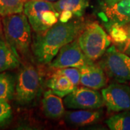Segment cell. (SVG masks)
Here are the masks:
<instances>
[{
	"label": "cell",
	"mask_w": 130,
	"mask_h": 130,
	"mask_svg": "<svg viewBox=\"0 0 130 130\" xmlns=\"http://www.w3.org/2000/svg\"><path fill=\"white\" fill-rule=\"evenodd\" d=\"M63 102L68 109H98L104 105L101 93L87 87H77Z\"/></svg>",
	"instance_id": "obj_8"
},
{
	"label": "cell",
	"mask_w": 130,
	"mask_h": 130,
	"mask_svg": "<svg viewBox=\"0 0 130 130\" xmlns=\"http://www.w3.org/2000/svg\"><path fill=\"white\" fill-rule=\"evenodd\" d=\"M26 0H0V15L6 17L22 13Z\"/></svg>",
	"instance_id": "obj_19"
},
{
	"label": "cell",
	"mask_w": 130,
	"mask_h": 130,
	"mask_svg": "<svg viewBox=\"0 0 130 130\" xmlns=\"http://www.w3.org/2000/svg\"><path fill=\"white\" fill-rule=\"evenodd\" d=\"M80 84L89 88L99 90L106 86V74L102 67L95 62L80 67Z\"/></svg>",
	"instance_id": "obj_11"
},
{
	"label": "cell",
	"mask_w": 130,
	"mask_h": 130,
	"mask_svg": "<svg viewBox=\"0 0 130 130\" xmlns=\"http://www.w3.org/2000/svg\"><path fill=\"white\" fill-rule=\"evenodd\" d=\"M104 105L110 112L130 111V87L114 83L101 90Z\"/></svg>",
	"instance_id": "obj_9"
},
{
	"label": "cell",
	"mask_w": 130,
	"mask_h": 130,
	"mask_svg": "<svg viewBox=\"0 0 130 130\" xmlns=\"http://www.w3.org/2000/svg\"><path fill=\"white\" fill-rule=\"evenodd\" d=\"M46 86L61 98L65 97L77 88L66 76L56 72V71L47 80Z\"/></svg>",
	"instance_id": "obj_16"
},
{
	"label": "cell",
	"mask_w": 130,
	"mask_h": 130,
	"mask_svg": "<svg viewBox=\"0 0 130 130\" xmlns=\"http://www.w3.org/2000/svg\"><path fill=\"white\" fill-rule=\"evenodd\" d=\"M109 32V37L112 41L119 46H123L127 39L126 25H120L114 24L107 28Z\"/></svg>",
	"instance_id": "obj_20"
},
{
	"label": "cell",
	"mask_w": 130,
	"mask_h": 130,
	"mask_svg": "<svg viewBox=\"0 0 130 130\" xmlns=\"http://www.w3.org/2000/svg\"><path fill=\"white\" fill-rule=\"evenodd\" d=\"M41 84V76L32 64H26L20 70L14 88V96L20 105H27L37 96Z\"/></svg>",
	"instance_id": "obj_6"
},
{
	"label": "cell",
	"mask_w": 130,
	"mask_h": 130,
	"mask_svg": "<svg viewBox=\"0 0 130 130\" xmlns=\"http://www.w3.org/2000/svg\"><path fill=\"white\" fill-rule=\"evenodd\" d=\"M99 16L106 28L117 24L126 25L130 23V0H121L111 6H103Z\"/></svg>",
	"instance_id": "obj_10"
},
{
	"label": "cell",
	"mask_w": 130,
	"mask_h": 130,
	"mask_svg": "<svg viewBox=\"0 0 130 130\" xmlns=\"http://www.w3.org/2000/svg\"><path fill=\"white\" fill-rule=\"evenodd\" d=\"M42 108L44 115L52 119H59L64 115V104L61 97L51 89L46 90L42 99Z\"/></svg>",
	"instance_id": "obj_14"
},
{
	"label": "cell",
	"mask_w": 130,
	"mask_h": 130,
	"mask_svg": "<svg viewBox=\"0 0 130 130\" xmlns=\"http://www.w3.org/2000/svg\"><path fill=\"white\" fill-rule=\"evenodd\" d=\"M94 62L85 56L79 46L77 38L61 48L52 59L49 66L54 70L65 67L80 68L85 65L90 64Z\"/></svg>",
	"instance_id": "obj_7"
},
{
	"label": "cell",
	"mask_w": 130,
	"mask_h": 130,
	"mask_svg": "<svg viewBox=\"0 0 130 130\" xmlns=\"http://www.w3.org/2000/svg\"><path fill=\"white\" fill-rule=\"evenodd\" d=\"M3 28L7 42L19 55L26 56L32 41V28L25 13L4 17Z\"/></svg>",
	"instance_id": "obj_2"
},
{
	"label": "cell",
	"mask_w": 130,
	"mask_h": 130,
	"mask_svg": "<svg viewBox=\"0 0 130 130\" xmlns=\"http://www.w3.org/2000/svg\"><path fill=\"white\" fill-rule=\"evenodd\" d=\"M12 116V108L8 101H0V126L9 121Z\"/></svg>",
	"instance_id": "obj_22"
},
{
	"label": "cell",
	"mask_w": 130,
	"mask_h": 130,
	"mask_svg": "<svg viewBox=\"0 0 130 130\" xmlns=\"http://www.w3.org/2000/svg\"><path fill=\"white\" fill-rule=\"evenodd\" d=\"M44 1H47V2H55L58 0H44Z\"/></svg>",
	"instance_id": "obj_25"
},
{
	"label": "cell",
	"mask_w": 130,
	"mask_h": 130,
	"mask_svg": "<svg viewBox=\"0 0 130 130\" xmlns=\"http://www.w3.org/2000/svg\"><path fill=\"white\" fill-rule=\"evenodd\" d=\"M77 41L85 56L93 61L102 57L111 42L105 30L96 22L85 24Z\"/></svg>",
	"instance_id": "obj_3"
},
{
	"label": "cell",
	"mask_w": 130,
	"mask_h": 130,
	"mask_svg": "<svg viewBox=\"0 0 130 130\" xmlns=\"http://www.w3.org/2000/svg\"><path fill=\"white\" fill-rule=\"evenodd\" d=\"M23 12L36 34L45 32L59 19V14L53 2L44 0H26Z\"/></svg>",
	"instance_id": "obj_4"
},
{
	"label": "cell",
	"mask_w": 130,
	"mask_h": 130,
	"mask_svg": "<svg viewBox=\"0 0 130 130\" xmlns=\"http://www.w3.org/2000/svg\"><path fill=\"white\" fill-rule=\"evenodd\" d=\"M20 65L18 54L7 41L0 38V72L18 68Z\"/></svg>",
	"instance_id": "obj_15"
},
{
	"label": "cell",
	"mask_w": 130,
	"mask_h": 130,
	"mask_svg": "<svg viewBox=\"0 0 130 130\" xmlns=\"http://www.w3.org/2000/svg\"><path fill=\"white\" fill-rule=\"evenodd\" d=\"M103 111L101 109H74L65 111L64 120L69 124L77 126L89 125L96 123L101 119Z\"/></svg>",
	"instance_id": "obj_13"
},
{
	"label": "cell",
	"mask_w": 130,
	"mask_h": 130,
	"mask_svg": "<svg viewBox=\"0 0 130 130\" xmlns=\"http://www.w3.org/2000/svg\"><path fill=\"white\" fill-rule=\"evenodd\" d=\"M53 4L59 14V20L67 22L83 15L89 6V0H58Z\"/></svg>",
	"instance_id": "obj_12"
},
{
	"label": "cell",
	"mask_w": 130,
	"mask_h": 130,
	"mask_svg": "<svg viewBox=\"0 0 130 130\" xmlns=\"http://www.w3.org/2000/svg\"><path fill=\"white\" fill-rule=\"evenodd\" d=\"M111 130H130V111H124L105 121Z\"/></svg>",
	"instance_id": "obj_17"
},
{
	"label": "cell",
	"mask_w": 130,
	"mask_h": 130,
	"mask_svg": "<svg viewBox=\"0 0 130 130\" xmlns=\"http://www.w3.org/2000/svg\"><path fill=\"white\" fill-rule=\"evenodd\" d=\"M103 6H111L121 0H102Z\"/></svg>",
	"instance_id": "obj_24"
},
{
	"label": "cell",
	"mask_w": 130,
	"mask_h": 130,
	"mask_svg": "<svg viewBox=\"0 0 130 130\" xmlns=\"http://www.w3.org/2000/svg\"><path fill=\"white\" fill-rule=\"evenodd\" d=\"M14 77L8 73L0 72V101L11 100L14 97Z\"/></svg>",
	"instance_id": "obj_18"
},
{
	"label": "cell",
	"mask_w": 130,
	"mask_h": 130,
	"mask_svg": "<svg viewBox=\"0 0 130 130\" xmlns=\"http://www.w3.org/2000/svg\"><path fill=\"white\" fill-rule=\"evenodd\" d=\"M98 64L110 78L119 83L130 81V56L115 46L108 48Z\"/></svg>",
	"instance_id": "obj_5"
},
{
	"label": "cell",
	"mask_w": 130,
	"mask_h": 130,
	"mask_svg": "<svg viewBox=\"0 0 130 130\" xmlns=\"http://www.w3.org/2000/svg\"><path fill=\"white\" fill-rule=\"evenodd\" d=\"M56 72L66 76L72 83L75 87L80 84V69L77 67H65L55 70Z\"/></svg>",
	"instance_id": "obj_21"
},
{
	"label": "cell",
	"mask_w": 130,
	"mask_h": 130,
	"mask_svg": "<svg viewBox=\"0 0 130 130\" xmlns=\"http://www.w3.org/2000/svg\"><path fill=\"white\" fill-rule=\"evenodd\" d=\"M85 25L80 18L67 22L59 20L45 32L36 34L31 48L38 61L49 64L62 47L78 37Z\"/></svg>",
	"instance_id": "obj_1"
},
{
	"label": "cell",
	"mask_w": 130,
	"mask_h": 130,
	"mask_svg": "<svg viewBox=\"0 0 130 130\" xmlns=\"http://www.w3.org/2000/svg\"><path fill=\"white\" fill-rule=\"evenodd\" d=\"M127 28V39L122 46V51L130 56V23L126 25Z\"/></svg>",
	"instance_id": "obj_23"
}]
</instances>
